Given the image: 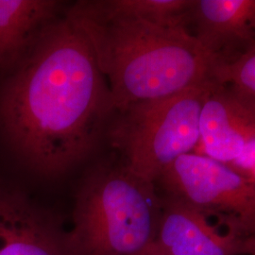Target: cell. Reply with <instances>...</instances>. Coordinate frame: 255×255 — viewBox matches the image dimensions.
<instances>
[{"instance_id": "obj_12", "label": "cell", "mask_w": 255, "mask_h": 255, "mask_svg": "<svg viewBox=\"0 0 255 255\" xmlns=\"http://www.w3.org/2000/svg\"><path fill=\"white\" fill-rule=\"evenodd\" d=\"M215 79L255 95V46L228 64L218 65Z\"/></svg>"}, {"instance_id": "obj_2", "label": "cell", "mask_w": 255, "mask_h": 255, "mask_svg": "<svg viewBox=\"0 0 255 255\" xmlns=\"http://www.w3.org/2000/svg\"><path fill=\"white\" fill-rule=\"evenodd\" d=\"M66 14L87 38L118 113L215 79L217 62L187 28L113 15L96 0L80 1Z\"/></svg>"}, {"instance_id": "obj_14", "label": "cell", "mask_w": 255, "mask_h": 255, "mask_svg": "<svg viewBox=\"0 0 255 255\" xmlns=\"http://www.w3.org/2000/svg\"><path fill=\"white\" fill-rule=\"evenodd\" d=\"M250 255H255V241L252 245V250H251V254Z\"/></svg>"}, {"instance_id": "obj_13", "label": "cell", "mask_w": 255, "mask_h": 255, "mask_svg": "<svg viewBox=\"0 0 255 255\" xmlns=\"http://www.w3.org/2000/svg\"><path fill=\"white\" fill-rule=\"evenodd\" d=\"M229 167L255 185V140L249 143Z\"/></svg>"}, {"instance_id": "obj_11", "label": "cell", "mask_w": 255, "mask_h": 255, "mask_svg": "<svg viewBox=\"0 0 255 255\" xmlns=\"http://www.w3.org/2000/svg\"><path fill=\"white\" fill-rule=\"evenodd\" d=\"M96 3L113 15L187 28L194 0H96Z\"/></svg>"}, {"instance_id": "obj_3", "label": "cell", "mask_w": 255, "mask_h": 255, "mask_svg": "<svg viewBox=\"0 0 255 255\" xmlns=\"http://www.w3.org/2000/svg\"><path fill=\"white\" fill-rule=\"evenodd\" d=\"M161 214L155 183L124 165L101 167L78 193L66 241L74 255H142L154 242Z\"/></svg>"}, {"instance_id": "obj_6", "label": "cell", "mask_w": 255, "mask_h": 255, "mask_svg": "<svg viewBox=\"0 0 255 255\" xmlns=\"http://www.w3.org/2000/svg\"><path fill=\"white\" fill-rule=\"evenodd\" d=\"M255 140V95L218 82L204 102L195 152L231 164Z\"/></svg>"}, {"instance_id": "obj_1", "label": "cell", "mask_w": 255, "mask_h": 255, "mask_svg": "<svg viewBox=\"0 0 255 255\" xmlns=\"http://www.w3.org/2000/svg\"><path fill=\"white\" fill-rule=\"evenodd\" d=\"M14 67L0 87V128L33 172L64 174L94 150L116 112L91 46L65 14Z\"/></svg>"}, {"instance_id": "obj_10", "label": "cell", "mask_w": 255, "mask_h": 255, "mask_svg": "<svg viewBox=\"0 0 255 255\" xmlns=\"http://www.w3.org/2000/svg\"><path fill=\"white\" fill-rule=\"evenodd\" d=\"M60 6L54 0H0V68L18 64L58 18Z\"/></svg>"}, {"instance_id": "obj_9", "label": "cell", "mask_w": 255, "mask_h": 255, "mask_svg": "<svg viewBox=\"0 0 255 255\" xmlns=\"http://www.w3.org/2000/svg\"><path fill=\"white\" fill-rule=\"evenodd\" d=\"M0 255H74L65 234L24 194L0 186Z\"/></svg>"}, {"instance_id": "obj_7", "label": "cell", "mask_w": 255, "mask_h": 255, "mask_svg": "<svg viewBox=\"0 0 255 255\" xmlns=\"http://www.w3.org/2000/svg\"><path fill=\"white\" fill-rule=\"evenodd\" d=\"M162 197V214L153 244L145 254L250 255L252 246L213 223L190 205ZM144 255V254H143Z\"/></svg>"}, {"instance_id": "obj_5", "label": "cell", "mask_w": 255, "mask_h": 255, "mask_svg": "<svg viewBox=\"0 0 255 255\" xmlns=\"http://www.w3.org/2000/svg\"><path fill=\"white\" fill-rule=\"evenodd\" d=\"M161 196L182 201L251 246L255 241V185L226 164L191 152L155 182Z\"/></svg>"}, {"instance_id": "obj_4", "label": "cell", "mask_w": 255, "mask_h": 255, "mask_svg": "<svg viewBox=\"0 0 255 255\" xmlns=\"http://www.w3.org/2000/svg\"><path fill=\"white\" fill-rule=\"evenodd\" d=\"M217 83L210 80L171 97L140 102L119 112L110 139L123 155V165L155 183L175 160L195 152L201 110Z\"/></svg>"}, {"instance_id": "obj_8", "label": "cell", "mask_w": 255, "mask_h": 255, "mask_svg": "<svg viewBox=\"0 0 255 255\" xmlns=\"http://www.w3.org/2000/svg\"><path fill=\"white\" fill-rule=\"evenodd\" d=\"M190 23L193 35L218 65L255 46V0H194Z\"/></svg>"}, {"instance_id": "obj_15", "label": "cell", "mask_w": 255, "mask_h": 255, "mask_svg": "<svg viewBox=\"0 0 255 255\" xmlns=\"http://www.w3.org/2000/svg\"><path fill=\"white\" fill-rule=\"evenodd\" d=\"M142 255H154V254H144Z\"/></svg>"}]
</instances>
